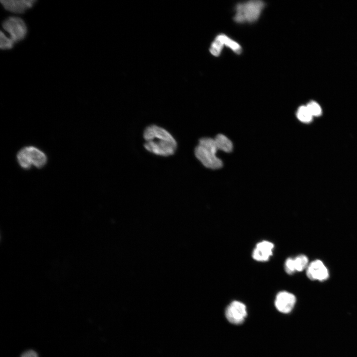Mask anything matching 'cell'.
<instances>
[{"instance_id": "obj_1", "label": "cell", "mask_w": 357, "mask_h": 357, "mask_svg": "<svg viewBox=\"0 0 357 357\" xmlns=\"http://www.w3.org/2000/svg\"><path fill=\"white\" fill-rule=\"evenodd\" d=\"M144 147L148 152L160 156L168 157L175 153L177 142L174 136L166 129L151 124L143 132Z\"/></svg>"}, {"instance_id": "obj_2", "label": "cell", "mask_w": 357, "mask_h": 357, "mask_svg": "<svg viewBox=\"0 0 357 357\" xmlns=\"http://www.w3.org/2000/svg\"><path fill=\"white\" fill-rule=\"evenodd\" d=\"M264 6L263 1L258 0L238 3L234 20L238 23L254 22L259 18Z\"/></svg>"}, {"instance_id": "obj_3", "label": "cell", "mask_w": 357, "mask_h": 357, "mask_svg": "<svg viewBox=\"0 0 357 357\" xmlns=\"http://www.w3.org/2000/svg\"><path fill=\"white\" fill-rule=\"evenodd\" d=\"M4 32L14 42L24 39L27 33V27L24 21L18 16H12L5 19L2 23Z\"/></svg>"}, {"instance_id": "obj_4", "label": "cell", "mask_w": 357, "mask_h": 357, "mask_svg": "<svg viewBox=\"0 0 357 357\" xmlns=\"http://www.w3.org/2000/svg\"><path fill=\"white\" fill-rule=\"evenodd\" d=\"M196 158L205 167L211 169H218L223 166L222 161L218 158L216 154L197 145L194 150Z\"/></svg>"}, {"instance_id": "obj_5", "label": "cell", "mask_w": 357, "mask_h": 357, "mask_svg": "<svg viewBox=\"0 0 357 357\" xmlns=\"http://www.w3.org/2000/svg\"><path fill=\"white\" fill-rule=\"evenodd\" d=\"M225 313L230 322L239 324L244 321L246 316V306L240 301H233L227 307Z\"/></svg>"}, {"instance_id": "obj_6", "label": "cell", "mask_w": 357, "mask_h": 357, "mask_svg": "<svg viewBox=\"0 0 357 357\" xmlns=\"http://www.w3.org/2000/svg\"><path fill=\"white\" fill-rule=\"evenodd\" d=\"M295 296L288 292H280L277 295L275 304L281 312L287 313L291 311L296 303Z\"/></svg>"}, {"instance_id": "obj_7", "label": "cell", "mask_w": 357, "mask_h": 357, "mask_svg": "<svg viewBox=\"0 0 357 357\" xmlns=\"http://www.w3.org/2000/svg\"><path fill=\"white\" fill-rule=\"evenodd\" d=\"M306 275L311 280H317L320 281H325L329 277L327 269L323 262L319 260L312 261L308 265Z\"/></svg>"}, {"instance_id": "obj_8", "label": "cell", "mask_w": 357, "mask_h": 357, "mask_svg": "<svg viewBox=\"0 0 357 357\" xmlns=\"http://www.w3.org/2000/svg\"><path fill=\"white\" fill-rule=\"evenodd\" d=\"M36 1L35 0H1L0 3L7 11L20 14L31 8Z\"/></svg>"}, {"instance_id": "obj_9", "label": "cell", "mask_w": 357, "mask_h": 357, "mask_svg": "<svg viewBox=\"0 0 357 357\" xmlns=\"http://www.w3.org/2000/svg\"><path fill=\"white\" fill-rule=\"evenodd\" d=\"M273 248L274 244L270 241H260L256 244L252 252V258L258 261H267L273 254Z\"/></svg>"}, {"instance_id": "obj_10", "label": "cell", "mask_w": 357, "mask_h": 357, "mask_svg": "<svg viewBox=\"0 0 357 357\" xmlns=\"http://www.w3.org/2000/svg\"><path fill=\"white\" fill-rule=\"evenodd\" d=\"M28 157L32 165L42 168L47 163V158L44 152L34 146L25 147Z\"/></svg>"}, {"instance_id": "obj_11", "label": "cell", "mask_w": 357, "mask_h": 357, "mask_svg": "<svg viewBox=\"0 0 357 357\" xmlns=\"http://www.w3.org/2000/svg\"><path fill=\"white\" fill-rule=\"evenodd\" d=\"M218 150L225 152H230L233 150V144L231 141L223 134H218L214 139Z\"/></svg>"}, {"instance_id": "obj_12", "label": "cell", "mask_w": 357, "mask_h": 357, "mask_svg": "<svg viewBox=\"0 0 357 357\" xmlns=\"http://www.w3.org/2000/svg\"><path fill=\"white\" fill-rule=\"evenodd\" d=\"M217 37L220 40L223 46L224 45L226 46L237 54L241 53V47L237 42L224 34H220Z\"/></svg>"}, {"instance_id": "obj_13", "label": "cell", "mask_w": 357, "mask_h": 357, "mask_svg": "<svg viewBox=\"0 0 357 357\" xmlns=\"http://www.w3.org/2000/svg\"><path fill=\"white\" fill-rule=\"evenodd\" d=\"M17 159L20 166L24 169H29L32 166L25 147L22 148L17 153Z\"/></svg>"}, {"instance_id": "obj_14", "label": "cell", "mask_w": 357, "mask_h": 357, "mask_svg": "<svg viewBox=\"0 0 357 357\" xmlns=\"http://www.w3.org/2000/svg\"><path fill=\"white\" fill-rule=\"evenodd\" d=\"M297 116L300 121L305 123L310 122L313 117L305 106H301L298 108Z\"/></svg>"}, {"instance_id": "obj_15", "label": "cell", "mask_w": 357, "mask_h": 357, "mask_svg": "<svg viewBox=\"0 0 357 357\" xmlns=\"http://www.w3.org/2000/svg\"><path fill=\"white\" fill-rule=\"evenodd\" d=\"M308 260L304 255H299L294 258V263L296 271L300 272L308 266Z\"/></svg>"}, {"instance_id": "obj_16", "label": "cell", "mask_w": 357, "mask_h": 357, "mask_svg": "<svg viewBox=\"0 0 357 357\" xmlns=\"http://www.w3.org/2000/svg\"><path fill=\"white\" fill-rule=\"evenodd\" d=\"M14 42L3 31H0V48L1 50H9L13 48Z\"/></svg>"}, {"instance_id": "obj_17", "label": "cell", "mask_w": 357, "mask_h": 357, "mask_svg": "<svg viewBox=\"0 0 357 357\" xmlns=\"http://www.w3.org/2000/svg\"><path fill=\"white\" fill-rule=\"evenodd\" d=\"M223 46L219 39L216 37L212 43L210 48V52L214 56H218L220 54Z\"/></svg>"}, {"instance_id": "obj_18", "label": "cell", "mask_w": 357, "mask_h": 357, "mask_svg": "<svg viewBox=\"0 0 357 357\" xmlns=\"http://www.w3.org/2000/svg\"><path fill=\"white\" fill-rule=\"evenodd\" d=\"M312 117H317L321 115L322 110L318 103L314 101L310 102L306 106Z\"/></svg>"}, {"instance_id": "obj_19", "label": "cell", "mask_w": 357, "mask_h": 357, "mask_svg": "<svg viewBox=\"0 0 357 357\" xmlns=\"http://www.w3.org/2000/svg\"><path fill=\"white\" fill-rule=\"evenodd\" d=\"M285 270L289 274H293L296 272L294 263V258H288L287 259L285 263Z\"/></svg>"}, {"instance_id": "obj_20", "label": "cell", "mask_w": 357, "mask_h": 357, "mask_svg": "<svg viewBox=\"0 0 357 357\" xmlns=\"http://www.w3.org/2000/svg\"><path fill=\"white\" fill-rule=\"evenodd\" d=\"M20 357H39V356L36 351L29 350L23 353Z\"/></svg>"}]
</instances>
